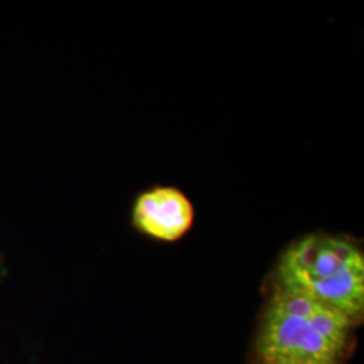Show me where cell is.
<instances>
[{
    "instance_id": "7a4b0ae2",
    "label": "cell",
    "mask_w": 364,
    "mask_h": 364,
    "mask_svg": "<svg viewBox=\"0 0 364 364\" xmlns=\"http://www.w3.org/2000/svg\"><path fill=\"white\" fill-rule=\"evenodd\" d=\"M278 287L304 294L358 317L364 308V257L347 239L324 234L304 236L278 264Z\"/></svg>"
},
{
    "instance_id": "6da1fadb",
    "label": "cell",
    "mask_w": 364,
    "mask_h": 364,
    "mask_svg": "<svg viewBox=\"0 0 364 364\" xmlns=\"http://www.w3.org/2000/svg\"><path fill=\"white\" fill-rule=\"evenodd\" d=\"M352 318L304 294L277 289L258 338L263 363L340 364Z\"/></svg>"
},
{
    "instance_id": "3957f363",
    "label": "cell",
    "mask_w": 364,
    "mask_h": 364,
    "mask_svg": "<svg viewBox=\"0 0 364 364\" xmlns=\"http://www.w3.org/2000/svg\"><path fill=\"white\" fill-rule=\"evenodd\" d=\"M195 221V207L188 196L173 186H156L138 196L132 224L142 234L161 242H176Z\"/></svg>"
},
{
    "instance_id": "277c9868",
    "label": "cell",
    "mask_w": 364,
    "mask_h": 364,
    "mask_svg": "<svg viewBox=\"0 0 364 364\" xmlns=\"http://www.w3.org/2000/svg\"><path fill=\"white\" fill-rule=\"evenodd\" d=\"M263 364H284V363H263Z\"/></svg>"
}]
</instances>
